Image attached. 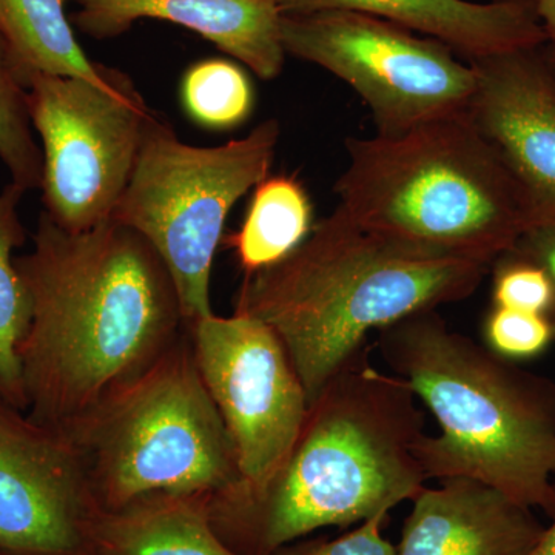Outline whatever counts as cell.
I'll list each match as a JSON object with an SVG mask.
<instances>
[{
    "label": "cell",
    "mask_w": 555,
    "mask_h": 555,
    "mask_svg": "<svg viewBox=\"0 0 555 555\" xmlns=\"http://www.w3.org/2000/svg\"><path fill=\"white\" fill-rule=\"evenodd\" d=\"M411 500L397 555H531L545 526L531 507L473 478H444Z\"/></svg>",
    "instance_id": "cell-13"
},
{
    "label": "cell",
    "mask_w": 555,
    "mask_h": 555,
    "mask_svg": "<svg viewBox=\"0 0 555 555\" xmlns=\"http://www.w3.org/2000/svg\"><path fill=\"white\" fill-rule=\"evenodd\" d=\"M281 14L347 10L371 14L444 43L467 61L547 42L534 0H276Z\"/></svg>",
    "instance_id": "cell-15"
},
{
    "label": "cell",
    "mask_w": 555,
    "mask_h": 555,
    "mask_svg": "<svg viewBox=\"0 0 555 555\" xmlns=\"http://www.w3.org/2000/svg\"><path fill=\"white\" fill-rule=\"evenodd\" d=\"M33 130L42 142V201L65 232L112 219L137 164L153 112L131 82L113 87L33 72L27 87Z\"/></svg>",
    "instance_id": "cell-9"
},
{
    "label": "cell",
    "mask_w": 555,
    "mask_h": 555,
    "mask_svg": "<svg viewBox=\"0 0 555 555\" xmlns=\"http://www.w3.org/2000/svg\"><path fill=\"white\" fill-rule=\"evenodd\" d=\"M346 147L338 207L389 238L492 268L539 221L469 112L390 137L350 138Z\"/></svg>",
    "instance_id": "cell-5"
},
{
    "label": "cell",
    "mask_w": 555,
    "mask_h": 555,
    "mask_svg": "<svg viewBox=\"0 0 555 555\" xmlns=\"http://www.w3.org/2000/svg\"><path fill=\"white\" fill-rule=\"evenodd\" d=\"M79 30L93 39L118 38L141 20L170 22L196 33L264 80L283 72L276 0H73Z\"/></svg>",
    "instance_id": "cell-14"
},
{
    "label": "cell",
    "mask_w": 555,
    "mask_h": 555,
    "mask_svg": "<svg viewBox=\"0 0 555 555\" xmlns=\"http://www.w3.org/2000/svg\"><path fill=\"white\" fill-rule=\"evenodd\" d=\"M24 195L13 182L0 192V398L27 412L20 346L30 326L31 306L14 257L27 240L17 211Z\"/></svg>",
    "instance_id": "cell-19"
},
{
    "label": "cell",
    "mask_w": 555,
    "mask_h": 555,
    "mask_svg": "<svg viewBox=\"0 0 555 555\" xmlns=\"http://www.w3.org/2000/svg\"><path fill=\"white\" fill-rule=\"evenodd\" d=\"M16 268L31 318L20 346L27 414L67 430L152 366L185 331L173 278L139 233L108 219L87 232L42 211Z\"/></svg>",
    "instance_id": "cell-1"
},
{
    "label": "cell",
    "mask_w": 555,
    "mask_h": 555,
    "mask_svg": "<svg viewBox=\"0 0 555 555\" xmlns=\"http://www.w3.org/2000/svg\"><path fill=\"white\" fill-rule=\"evenodd\" d=\"M483 335L492 353L514 363L546 352L555 339V323L542 313L494 306L486 317Z\"/></svg>",
    "instance_id": "cell-22"
},
{
    "label": "cell",
    "mask_w": 555,
    "mask_h": 555,
    "mask_svg": "<svg viewBox=\"0 0 555 555\" xmlns=\"http://www.w3.org/2000/svg\"><path fill=\"white\" fill-rule=\"evenodd\" d=\"M188 328L235 451L241 483L229 492H257L294 449L308 416V392L283 341L258 318L211 313Z\"/></svg>",
    "instance_id": "cell-10"
},
{
    "label": "cell",
    "mask_w": 555,
    "mask_h": 555,
    "mask_svg": "<svg viewBox=\"0 0 555 555\" xmlns=\"http://www.w3.org/2000/svg\"><path fill=\"white\" fill-rule=\"evenodd\" d=\"M491 269L389 238L337 207L286 258L244 275L235 312L275 331L310 404L371 332L469 298Z\"/></svg>",
    "instance_id": "cell-3"
},
{
    "label": "cell",
    "mask_w": 555,
    "mask_h": 555,
    "mask_svg": "<svg viewBox=\"0 0 555 555\" xmlns=\"http://www.w3.org/2000/svg\"><path fill=\"white\" fill-rule=\"evenodd\" d=\"M312 204L295 177H268L255 188L247 217L225 244L235 250L244 275L286 258L312 230Z\"/></svg>",
    "instance_id": "cell-18"
},
{
    "label": "cell",
    "mask_w": 555,
    "mask_h": 555,
    "mask_svg": "<svg viewBox=\"0 0 555 555\" xmlns=\"http://www.w3.org/2000/svg\"><path fill=\"white\" fill-rule=\"evenodd\" d=\"M392 374L436 416L416 459L427 480L473 478L520 505L553 513L555 385L452 331L436 310L378 332Z\"/></svg>",
    "instance_id": "cell-4"
},
{
    "label": "cell",
    "mask_w": 555,
    "mask_h": 555,
    "mask_svg": "<svg viewBox=\"0 0 555 555\" xmlns=\"http://www.w3.org/2000/svg\"><path fill=\"white\" fill-rule=\"evenodd\" d=\"M0 31L35 72L113 87L124 73L89 60L67 14L65 0H0Z\"/></svg>",
    "instance_id": "cell-17"
},
{
    "label": "cell",
    "mask_w": 555,
    "mask_h": 555,
    "mask_svg": "<svg viewBox=\"0 0 555 555\" xmlns=\"http://www.w3.org/2000/svg\"><path fill=\"white\" fill-rule=\"evenodd\" d=\"M513 251L545 270L555 291V218L540 219L526 230ZM555 323V312L553 315Z\"/></svg>",
    "instance_id": "cell-25"
},
{
    "label": "cell",
    "mask_w": 555,
    "mask_h": 555,
    "mask_svg": "<svg viewBox=\"0 0 555 555\" xmlns=\"http://www.w3.org/2000/svg\"><path fill=\"white\" fill-rule=\"evenodd\" d=\"M387 514L367 518L357 529L332 540H315L302 545L281 547L273 555H397V547L383 535Z\"/></svg>",
    "instance_id": "cell-24"
},
{
    "label": "cell",
    "mask_w": 555,
    "mask_h": 555,
    "mask_svg": "<svg viewBox=\"0 0 555 555\" xmlns=\"http://www.w3.org/2000/svg\"><path fill=\"white\" fill-rule=\"evenodd\" d=\"M61 433L78 449L102 509L155 492L210 500L241 483L189 328L152 366Z\"/></svg>",
    "instance_id": "cell-6"
},
{
    "label": "cell",
    "mask_w": 555,
    "mask_h": 555,
    "mask_svg": "<svg viewBox=\"0 0 555 555\" xmlns=\"http://www.w3.org/2000/svg\"><path fill=\"white\" fill-rule=\"evenodd\" d=\"M537 16L542 22L547 40L554 46L555 53V0H534Z\"/></svg>",
    "instance_id": "cell-26"
},
{
    "label": "cell",
    "mask_w": 555,
    "mask_h": 555,
    "mask_svg": "<svg viewBox=\"0 0 555 555\" xmlns=\"http://www.w3.org/2000/svg\"><path fill=\"white\" fill-rule=\"evenodd\" d=\"M27 67L0 31V160L22 190L42 185V150L33 134L27 104Z\"/></svg>",
    "instance_id": "cell-20"
},
{
    "label": "cell",
    "mask_w": 555,
    "mask_h": 555,
    "mask_svg": "<svg viewBox=\"0 0 555 555\" xmlns=\"http://www.w3.org/2000/svg\"><path fill=\"white\" fill-rule=\"evenodd\" d=\"M286 54L345 80L374 116L377 134L403 133L469 112L477 90L470 62L436 39L371 14L347 10L283 14Z\"/></svg>",
    "instance_id": "cell-8"
},
{
    "label": "cell",
    "mask_w": 555,
    "mask_h": 555,
    "mask_svg": "<svg viewBox=\"0 0 555 555\" xmlns=\"http://www.w3.org/2000/svg\"><path fill=\"white\" fill-rule=\"evenodd\" d=\"M98 507L73 441L0 398V547L93 554L89 531Z\"/></svg>",
    "instance_id": "cell-11"
},
{
    "label": "cell",
    "mask_w": 555,
    "mask_h": 555,
    "mask_svg": "<svg viewBox=\"0 0 555 555\" xmlns=\"http://www.w3.org/2000/svg\"><path fill=\"white\" fill-rule=\"evenodd\" d=\"M94 555H238L211 524L204 496L155 492L91 518Z\"/></svg>",
    "instance_id": "cell-16"
},
{
    "label": "cell",
    "mask_w": 555,
    "mask_h": 555,
    "mask_svg": "<svg viewBox=\"0 0 555 555\" xmlns=\"http://www.w3.org/2000/svg\"><path fill=\"white\" fill-rule=\"evenodd\" d=\"M278 141L275 119L217 147L185 144L158 113L149 120L112 219L155 248L173 278L188 326L214 313L211 268L225 219L269 177Z\"/></svg>",
    "instance_id": "cell-7"
},
{
    "label": "cell",
    "mask_w": 555,
    "mask_h": 555,
    "mask_svg": "<svg viewBox=\"0 0 555 555\" xmlns=\"http://www.w3.org/2000/svg\"><path fill=\"white\" fill-rule=\"evenodd\" d=\"M492 302L496 308L525 310L553 318L555 291L545 270L521 257L507 251L492 264Z\"/></svg>",
    "instance_id": "cell-23"
},
{
    "label": "cell",
    "mask_w": 555,
    "mask_h": 555,
    "mask_svg": "<svg viewBox=\"0 0 555 555\" xmlns=\"http://www.w3.org/2000/svg\"><path fill=\"white\" fill-rule=\"evenodd\" d=\"M469 115L528 193L537 218H555V73L545 54L518 50L469 61Z\"/></svg>",
    "instance_id": "cell-12"
},
{
    "label": "cell",
    "mask_w": 555,
    "mask_h": 555,
    "mask_svg": "<svg viewBox=\"0 0 555 555\" xmlns=\"http://www.w3.org/2000/svg\"><path fill=\"white\" fill-rule=\"evenodd\" d=\"M550 516L553 517V521L543 531L531 555H555V503L553 513Z\"/></svg>",
    "instance_id": "cell-27"
},
{
    "label": "cell",
    "mask_w": 555,
    "mask_h": 555,
    "mask_svg": "<svg viewBox=\"0 0 555 555\" xmlns=\"http://www.w3.org/2000/svg\"><path fill=\"white\" fill-rule=\"evenodd\" d=\"M0 555H53V554L22 553V551L5 550V547H0ZM79 555H93V554H79Z\"/></svg>",
    "instance_id": "cell-28"
},
{
    "label": "cell",
    "mask_w": 555,
    "mask_h": 555,
    "mask_svg": "<svg viewBox=\"0 0 555 555\" xmlns=\"http://www.w3.org/2000/svg\"><path fill=\"white\" fill-rule=\"evenodd\" d=\"M547 64H550V67L553 68V72L555 73V53L554 51H551V53L545 54Z\"/></svg>",
    "instance_id": "cell-29"
},
{
    "label": "cell",
    "mask_w": 555,
    "mask_h": 555,
    "mask_svg": "<svg viewBox=\"0 0 555 555\" xmlns=\"http://www.w3.org/2000/svg\"><path fill=\"white\" fill-rule=\"evenodd\" d=\"M182 104L199 126L228 130L240 126L254 108V89L243 68L225 60L196 62L185 72Z\"/></svg>",
    "instance_id": "cell-21"
},
{
    "label": "cell",
    "mask_w": 555,
    "mask_h": 555,
    "mask_svg": "<svg viewBox=\"0 0 555 555\" xmlns=\"http://www.w3.org/2000/svg\"><path fill=\"white\" fill-rule=\"evenodd\" d=\"M414 390L378 371L369 346L320 396L294 449L257 492L208 500L211 524L238 555H273L328 526L360 525L412 500L427 480L416 459L425 414Z\"/></svg>",
    "instance_id": "cell-2"
}]
</instances>
